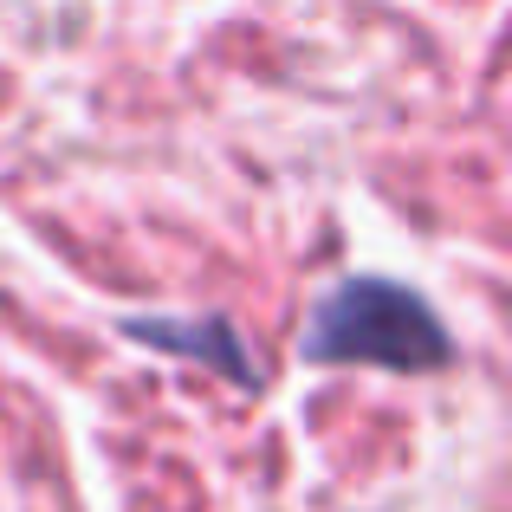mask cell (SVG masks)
I'll return each instance as SVG.
<instances>
[{
  "label": "cell",
  "instance_id": "6da1fadb",
  "mask_svg": "<svg viewBox=\"0 0 512 512\" xmlns=\"http://www.w3.org/2000/svg\"><path fill=\"white\" fill-rule=\"evenodd\" d=\"M299 357L325 363V370L435 376L454 363V331L415 286L383 273H350L305 312Z\"/></svg>",
  "mask_w": 512,
  "mask_h": 512
}]
</instances>
